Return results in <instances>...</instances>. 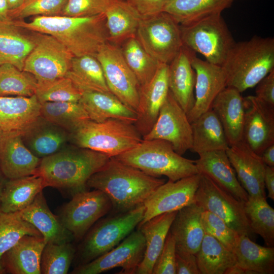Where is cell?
<instances>
[{
  "instance_id": "cell-7",
  "label": "cell",
  "mask_w": 274,
  "mask_h": 274,
  "mask_svg": "<svg viewBox=\"0 0 274 274\" xmlns=\"http://www.w3.org/2000/svg\"><path fill=\"white\" fill-rule=\"evenodd\" d=\"M145 210L143 204L98 222L87 232L78 247V265L89 262L119 245L141 222Z\"/></svg>"
},
{
  "instance_id": "cell-6",
  "label": "cell",
  "mask_w": 274,
  "mask_h": 274,
  "mask_svg": "<svg viewBox=\"0 0 274 274\" xmlns=\"http://www.w3.org/2000/svg\"><path fill=\"white\" fill-rule=\"evenodd\" d=\"M143 140L134 124L110 119L99 122L83 121L70 133L69 142L112 157L133 148Z\"/></svg>"
},
{
  "instance_id": "cell-29",
  "label": "cell",
  "mask_w": 274,
  "mask_h": 274,
  "mask_svg": "<svg viewBox=\"0 0 274 274\" xmlns=\"http://www.w3.org/2000/svg\"><path fill=\"white\" fill-rule=\"evenodd\" d=\"M41 160L26 147L20 133L10 135L0 151V168L8 180L35 175Z\"/></svg>"
},
{
  "instance_id": "cell-34",
  "label": "cell",
  "mask_w": 274,
  "mask_h": 274,
  "mask_svg": "<svg viewBox=\"0 0 274 274\" xmlns=\"http://www.w3.org/2000/svg\"><path fill=\"white\" fill-rule=\"evenodd\" d=\"M192 147L198 154L212 151L225 150L229 147L224 129L212 109L191 122Z\"/></svg>"
},
{
  "instance_id": "cell-5",
  "label": "cell",
  "mask_w": 274,
  "mask_h": 274,
  "mask_svg": "<svg viewBox=\"0 0 274 274\" xmlns=\"http://www.w3.org/2000/svg\"><path fill=\"white\" fill-rule=\"evenodd\" d=\"M153 177L166 176L175 182L199 174L195 160L177 153L169 142L143 140L133 148L114 157Z\"/></svg>"
},
{
  "instance_id": "cell-58",
  "label": "cell",
  "mask_w": 274,
  "mask_h": 274,
  "mask_svg": "<svg viewBox=\"0 0 274 274\" xmlns=\"http://www.w3.org/2000/svg\"><path fill=\"white\" fill-rule=\"evenodd\" d=\"M9 11L15 10L21 6L25 0H7Z\"/></svg>"
},
{
  "instance_id": "cell-56",
  "label": "cell",
  "mask_w": 274,
  "mask_h": 274,
  "mask_svg": "<svg viewBox=\"0 0 274 274\" xmlns=\"http://www.w3.org/2000/svg\"><path fill=\"white\" fill-rule=\"evenodd\" d=\"M9 9L7 0H0V22H10Z\"/></svg>"
},
{
  "instance_id": "cell-48",
  "label": "cell",
  "mask_w": 274,
  "mask_h": 274,
  "mask_svg": "<svg viewBox=\"0 0 274 274\" xmlns=\"http://www.w3.org/2000/svg\"><path fill=\"white\" fill-rule=\"evenodd\" d=\"M201 219L204 232L233 252L239 234L221 218L208 211H203Z\"/></svg>"
},
{
  "instance_id": "cell-22",
  "label": "cell",
  "mask_w": 274,
  "mask_h": 274,
  "mask_svg": "<svg viewBox=\"0 0 274 274\" xmlns=\"http://www.w3.org/2000/svg\"><path fill=\"white\" fill-rule=\"evenodd\" d=\"M195 163L199 174L208 176L222 189L236 199L246 201L249 195L236 176L225 150L201 153Z\"/></svg>"
},
{
  "instance_id": "cell-43",
  "label": "cell",
  "mask_w": 274,
  "mask_h": 274,
  "mask_svg": "<svg viewBox=\"0 0 274 274\" xmlns=\"http://www.w3.org/2000/svg\"><path fill=\"white\" fill-rule=\"evenodd\" d=\"M25 235L42 236L32 225L21 218L18 212L7 213L0 210V274L5 273L1 264L2 256Z\"/></svg>"
},
{
  "instance_id": "cell-2",
  "label": "cell",
  "mask_w": 274,
  "mask_h": 274,
  "mask_svg": "<svg viewBox=\"0 0 274 274\" xmlns=\"http://www.w3.org/2000/svg\"><path fill=\"white\" fill-rule=\"evenodd\" d=\"M165 180L149 175L114 157L93 174L87 186L104 192L110 198L115 214L125 212L143 204Z\"/></svg>"
},
{
  "instance_id": "cell-42",
  "label": "cell",
  "mask_w": 274,
  "mask_h": 274,
  "mask_svg": "<svg viewBox=\"0 0 274 274\" xmlns=\"http://www.w3.org/2000/svg\"><path fill=\"white\" fill-rule=\"evenodd\" d=\"M40 116L69 133L89 117L79 102H45L41 104Z\"/></svg>"
},
{
  "instance_id": "cell-1",
  "label": "cell",
  "mask_w": 274,
  "mask_h": 274,
  "mask_svg": "<svg viewBox=\"0 0 274 274\" xmlns=\"http://www.w3.org/2000/svg\"><path fill=\"white\" fill-rule=\"evenodd\" d=\"M12 23L21 28L53 36L74 57L95 56L108 42L105 14L87 17L39 16L29 22L15 20Z\"/></svg>"
},
{
  "instance_id": "cell-35",
  "label": "cell",
  "mask_w": 274,
  "mask_h": 274,
  "mask_svg": "<svg viewBox=\"0 0 274 274\" xmlns=\"http://www.w3.org/2000/svg\"><path fill=\"white\" fill-rule=\"evenodd\" d=\"M10 22H0V65L10 64L23 71L25 59L35 45L34 36L22 32Z\"/></svg>"
},
{
  "instance_id": "cell-57",
  "label": "cell",
  "mask_w": 274,
  "mask_h": 274,
  "mask_svg": "<svg viewBox=\"0 0 274 274\" xmlns=\"http://www.w3.org/2000/svg\"><path fill=\"white\" fill-rule=\"evenodd\" d=\"M248 274V271L236 264L226 270L224 274Z\"/></svg>"
},
{
  "instance_id": "cell-27",
  "label": "cell",
  "mask_w": 274,
  "mask_h": 274,
  "mask_svg": "<svg viewBox=\"0 0 274 274\" xmlns=\"http://www.w3.org/2000/svg\"><path fill=\"white\" fill-rule=\"evenodd\" d=\"M18 213L22 219L40 231L47 243L60 244L75 239L72 234L63 225L59 217L50 211L42 191L30 205Z\"/></svg>"
},
{
  "instance_id": "cell-37",
  "label": "cell",
  "mask_w": 274,
  "mask_h": 274,
  "mask_svg": "<svg viewBox=\"0 0 274 274\" xmlns=\"http://www.w3.org/2000/svg\"><path fill=\"white\" fill-rule=\"evenodd\" d=\"M234 0H170L163 12L171 15L180 25H187L207 17L221 14Z\"/></svg>"
},
{
  "instance_id": "cell-21",
  "label": "cell",
  "mask_w": 274,
  "mask_h": 274,
  "mask_svg": "<svg viewBox=\"0 0 274 274\" xmlns=\"http://www.w3.org/2000/svg\"><path fill=\"white\" fill-rule=\"evenodd\" d=\"M195 52L182 46L179 52L168 64L169 90L177 102L187 113L195 102L196 74L192 66Z\"/></svg>"
},
{
  "instance_id": "cell-44",
  "label": "cell",
  "mask_w": 274,
  "mask_h": 274,
  "mask_svg": "<svg viewBox=\"0 0 274 274\" xmlns=\"http://www.w3.org/2000/svg\"><path fill=\"white\" fill-rule=\"evenodd\" d=\"M37 81L13 65H0V96L30 97L36 94Z\"/></svg>"
},
{
  "instance_id": "cell-10",
  "label": "cell",
  "mask_w": 274,
  "mask_h": 274,
  "mask_svg": "<svg viewBox=\"0 0 274 274\" xmlns=\"http://www.w3.org/2000/svg\"><path fill=\"white\" fill-rule=\"evenodd\" d=\"M35 45L26 57L23 71L37 82L51 81L65 77L74 57L53 36L34 32Z\"/></svg>"
},
{
  "instance_id": "cell-11",
  "label": "cell",
  "mask_w": 274,
  "mask_h": 274,
  "mask_svg": "<svg viewBox=\"0 0 274 274\" xmlns=\"http://www.w3.org/2000/svg\"><path fill=\"white\" fill-rule=\"evenodd\" d=\"M194 202L204 211L221 218L239 235L253 234L246 217L244 202L222 189L208 176L200 174Z\"/></svg>"
},
{
  "instance_id": "cell-30",
  "label": "cell",
  "mask_w": 274,
  "mask_h": 274,
  "mask_svg": "<svg viewBox=\"0 0 274 274\" xmlns=\"http://www.w3.org/2000/svg\"><path fill=\"white\" fill-rule=\"evenodd\" d=\"M79 102L89 119L95 122L115 119L134 124L136 120V112L111 92H82Z\"/></svg>"
},
{
  "instance_id": "cell-24",
  "label": "cell",
  "mask_w": 274,
  "mask_h": 274,
  "mask_svg": "<svg viewBox=\"0 0 274 274\" xmlns=\"http://www.w3.org/2000/svg\"><path fill=\"white\" fill-rule=\"evenodd\" d=\"M46 241L43 236L25 235L5 252L1 260L5 272L41 274V259Z\"/></svg>"
},
{
  "instance_id": "cell-4",
  "label": "cell",
  "mask_w": 274,
  "mask_h": 274,
  "mask_svg": "<svg viewBox=\"0 0 274 274\" xmlns=\"http://www.w3.org/2000/svg\"><path fill=\"white\" fill-rule=\"evenodd\" d=\"M227 87L242 93L253 88L274 69V39L254 36L235 42L221 66Z\"/></svg>"
},
{
  "instance_id": "cell-25",
  "label": "cell",
  "mask_w": 274,
  "mask_h": 274,
  "mask_svg": "<svg viewBox=\"0 0 274 274\" xmlns=\"http://www.w3.org/2000/svg\"><path fill=\"white\" fill-rule=\"evenodd\" d=\"M41 106L36 95L0 96V129L22 134L40 117Z\"/></svg>"
},
{
  "instance_id": "cell-13",
  "label": "cell",
  "mask_w": 274,
  "mask_h": 274,
  "mask_svg": "<svg viewBox=\"0 0 274 274\" xmlns=\"http://www.w3.org/2000/svg\"><path fill=\"white\" fill-rule=\"evenodd\" d=\"M110 92L125 105L138 111L140 85L127 64L119 46L104 44L95 56Z\"/></svg>"
},
{
  "instance_id": "cell-3",
  "label": "cell",
  "mask_w": 274,
  "mask_h": 274,
  "mask_svg": "<svg viewBox=\"0 0 274 274\" xmlns=\"http://www.w3.org/2000/svg\"><path fill=\"white\" fill-rule=\"evenodd\" d=\"M110 157L102 153L73 145L41 158L35 175L45 187L68 191L72 196L86 190L90 177L100 170Z\"/></svg>"
},
{
  "instance_id": "cell-16",
  "label": "cell",
  "mask_w": 274,
  "mask_h": 274,
  "mask_svg": "<svg viewBox=\"0 0 274 274\" xmlns=\"http://www.w3.org/2000/svg\"><path fill=\"white\" fill-rule=\"evenodd\" d=\"M200 174L173 182L168 181L159 186L145 200L144 218L140 225L162 214L178 211L194 202Z\"/></svg>"
},
{
  "instance_id": "cell-38",
  "label": "cell",
  "mask_w": 274,
  "mask_h": 274,
  "mask_svg": "<svg viewBox=\"0 0 274 274\" xmlns=\"http://www.w3.org/2000/svg\"><path fill=\"white\" fill-rule=\"evenodd\" d=\"M65 77L70 78L81 92L89 91L111 92L101 65L94 56L74 57Z\"/></svg>"
},
{
  "instance_id": "cell-31",
  "label": "cell",
  "mask_w": 274,
  "mask_h": 274,
  "mask_svg": "<svg viewBox=\"0 0 274 274\" xmlns=\"http://www.w3.org/2000/svg\"><path fill=\"white\" fill-rule=\"evenodd\" d=\"M177 211L158 215L139 225V229L145 239L146 249L135 273L152 274L153 267L162 250Z\"/></svg>"
},
{
  "instance_id": "cell-19",
  "label": "cell",
  "mask_w": 274,
  "mask_h": 274,
  "mask_svg": "<svg viewBox=\"0 0 274 274\" xmlns=\"http://www.w3.org/2000/svg\"><path fill=\"white\" fill-rule=\"evenodd\" d=\"M226 152L239 182L249 196L266 198V165L261 156L243 141L229 146Z\"/></svg>"
},
{
  "instance_id": "cell-52",
  "label": "cell",
  "mask_w": 274,
  "mask_h": 274,
  "mask_svg": "<svg viewBox=\"0 0 274 274\" xmlns=\"http://www.w3.org/2000/svg\"><path fill=\"white\" fill-rule=\"evenodd\" d=\"M256 86L255 96L263 102L274 107V69Z\"/></svg>"
},
{
  "instance_id": "cell-54",
  "label": "cell",
  "mask_w": 274,
  "mask_h": 274,
  "mask_svg": "<svg viewBox=\"0 0 274 274\" xmlns=\"http://www.w3.org/2000/svg\"><path fill=\"white\" fill-rule=\"evenodd\" d=\"M264 182L268 191L267 197L274 200V167L265 165Z\"/></svg>"
},
{
  "instance_id": "cell-14",
  "label": "cell",
  "mask_w": 274,
  "mask_h": 274,
  "mask_svg": "<svg viewBox=\"0 0 274 274\" xmlns=\"http://www.w3.org/2000/svg\"><path fill=\"white\" fill-rule=\"evenodd\" d=\"M144 140H162L172 145L174 150L183 155L192 147L191 123L187 113L169 91L158 118L150 131L143 136Z\"/></svg>"
},
{
  "instance_id": "cell-55",
  "label": "cell",
  "mask_w": 274,
  "mask_h": 274,
  "mask_svg": "<svg viewBox=\"0 0 274 274\" xmlns=\"http://www.w3.org/2000/svg\"><path fill=\"white\" fill-rule=\"evenodd\" d=\"M260 156L266 165L274 167V144L266 148Z\"/></svg>"
},
{
  "instance_id": "cell-33",
  "label": "cell",
  "mask_w": 274,
  "mask_h": 274,
  "mask_svg": "<svg viewBox=\"0 0 274 274\" xmlns=\"http://www.w3.org/2000/svg\"><path fill=\"white\" fill-rule=\"evenodd\" d=\"M45 187L43 179L36 175L7 180L1 193L0 210L7 213L20 211Z\"/></svg>"
},
{
  "instance_id": "cell-12",
  "label": "cell",
  "mask_w": 274,
  "mask_h": 274,
  "mask_svg": "<svg viewBox=\"0 0 274 274\" xmlns=\"http://www.w3.org/2000/svg\"><path fill=\"white\" fill-rule=\"evenodd\" d=\"M112 209L111 201L102 191L85 190L72 196L58 216L62 224L73 235L82 239L94 224Z\"/></svg>"
},
{
  "instance_id": "cell-41",
  "label": "cell",
  "mask_w": 274,
  "mask_h": 274,
  "mask_svg": "<svg viewBox=\"0 0 274 274\" xmlns=\"http://www.w3.org/2000/svg\"><path fill=\"white\" fill-rule=\"evenodd\" d=\"M120 48L140 86H144L153 77L161 63L146 52L136 37L127 40Z\"/></svg>"
},
{
  "instance_id": "cell-36",
  "label": "cell",
  "mask_w": 274,
  "mask_h": 274,
  "mask_svg": "<svg viewBox=\"0 0 274 274\" xmlns=\"http://www.w3.org/2000/svg\"><path fill=\"white\" fill-rule=\"evenodd\" d=\"M236 264L248 274L274 273V248L260 246L246 235H239L233 250Z\"/></svg>"
},
{
  "instance_id": "cell-39",
  "label": "cell",
  "mask_w": 274,
  "mask_h": 274,
  "mask_svg": "<svg viewBox=\"0 0 274 274\" xmlns=\"http://www.w3.org/2000/svg\"><path fill=\"white\" fill-rule=\"evenodd\" d=\"M196 257L200 274H224L236 264L234 252L206 232Z\"/></svg>"
},
{
  "instance_id": "cell-9",
  "label": "cell",
  "mask_w": 274,
  "mask_h": 274,
  "mask_svg": "<svg viewBox=\"0 0 274 274\" xmlns=\"http://www.w3.org/2000/svg\"><path fill=\"white\" fill-rule=\"evenodd\" d=\"M135 37L146 52L161 63L169 64L183 46L180 24L164 12L142 17Z\"/></svg>"
},
{
  "instance_id": "cell-59",
  "label": "cell",
  "mask_w": 274,
  "mask_h": 274,
  "mask_svg": "<svg viewBox=\"0 0 274 274\" xmlns=\"http://www.w3.org/2000/svg\"><path fill=\"white\" fill-rule=\"evenodd\" d=\"M14 133L18 132H8L0 129V151L8 137Z\"/></svg>"
},
{
  "instance_id": "cell-26",
  "label": "cell",
  "mask_w": 274,
  "mask_h": 274,
  "mask_svg": "<svg viewBox=\"0 0 274 274\" xmlns=\"http://www.w3.org/2000/svg\"><path fill=\"white\" fill-rule=\"evenodd\" d=\"M211 109L221 123L229 146L242 142L245 110L241 93L235 88L226 87L216 97Z\"/></svg>"
},
{
  "instance_id": "cell-18",
  "label": "cell",
  "mask_w": 274,
  "mask_h": 274,
  "mask_svg": "<svg viewBox=\"0 0 274 274\" xmlns=\"http://www.w3.org/2000/svg\"><path fill=\"white\" fill-rule=\"evenodd\" d=\"M192 66L196 74L195 102L187 114L191 123L211 109L217 95L227 87L225 73L221 66L214 64L195 56Z\"/></svg>"
},
{
  "instance_id": "cell-47",
  "label": "cell",
  "mask_w": 274,
  "mask_h": 274,
  "mask_svg": "<svg viewBox=\"0 0 274 274\" xmlns=\"http://www.w3.org/2000/svg\"><path fill=\"white\" fill-rule=\"evenodd\" d=\"M68 0H25L19 8L9 11L11 20L30 16L61 15Z\"/></svg>"
},
{
  "instance_id": "cell-45",
  "label": "cell",
  "mask_w": 274,
  "mask_h": 274,
  "mask_svg": "<svg viewBox=\"0 0 274 274\" xmlns=\"http://www.w3.org/2000/svg\"><path fill=\"white\" fill-rule=\"evenodd\" d=\"M76 252L71 242L60 244L47 243L41 256V273H67Z\"/></svg>"
},
{
  "instance_id": "cell-61",
  "label": "cell",
  "mask_w": 274,
  "mask_h": 274,
  "mask_svg": "<svg viewBox=\"0 0 274 274\" xmlns=\"http://www.w3.org/2000/svg\"><path fill=\"white\" fill-rule=\"evenodd\" d=\"M0 196H1V194H0Z\"/></svg>"
},
{
  "instance_id": "cell-23",
  "label": "cell",
  "mask_w": 274,
  "mask_h": 274,
  "mask_svg": "<svg viewBox=\"0 0 274 274\" xmlns=\"http://www.w3.org/2000/svg\"><path fill=\"white\" fill-rule=\"evenodd\" d=\"M203 211L194 202L177 211L169 229L176 242V252L196 254L205 233Z\"/></svg>"
},
{
  "instance_id": "cell-15",
  "label": "cell",
  "mask_w": 274,
  "mask_h": 274,
  "mask_svg": "<svg viewBox=\"0 0 274 274\" xmlns=\"http://www.w3.org/2000/svg\"><path fill=\"white\" fill-rule=\"evenodd\" d=\"M146 249L144 236L138 229L133 231L115 248L85 264L77 265L73 274H98L115 267L120 273H135Z\"/></svg>"
},
{
  "instance_id": "cell-32",
  "label": "cell",
  "mask_w": 274,
  "mask_h": 274,
  "mask_svg": "<svg viewBox=\"0 0 274 274\" xmlns=\"http://www.w3.org/2000/svg\"><path fill=\"white\" fill-rule=\"evenodd\" d=\"M104 14L109 42L118 46L135 37L142 17L125 0H113Z\"/></svg>"
},
{
  "instance_id": "cell-20",
  "label": "cell",
  "mask_w": 274,
  "mask_h": 274,
  "mask_svg": "<svg viewBox=\"0 0 274 274\" xmlns=\"http://www.w3.org/2000/svg\"><path fill=\"white\" fill-rule=\"evenodd\" d=\"M168 64L160 63L155 74L141 87L137 118L134 123L143 136L152 129L169 92Z\"/></svg>"
},
{
  "instance_id": "cell-51",
  "label": "cell",
  "mask_w": 274,
  "mask_h": 274,
  "mask_svg": "<svg viewBox=\"0 0 274 274\" xmlns=\"http://www.w3.org/2000/svg\"><path fill=\"white\" fill-rule=\"evenodd\" d=\"M142 17H148L163 12L170 0H125Z\"/></svg>"
},
{
  "instance_id": "cell-8",
  "label": "cell",
  "mask_w": 274,
  "mask_h": 274,
  "mask_svg": "<svg viewBox=\"0 0 274 274\" xmlns=\"http://www.w3.org/2000/svg\"><path fill=\"white\" fill-rule=\"evenodd\" d=\"M183 45L222 66L235 42L221 14L180 25Z\"/></svg>"
},
{
  "instance_id": "cell-17",
  "label": "cell",
  "mask_w": 274,
  "mask_h": 274,
  "mask_svg": "<svg viewBox=\"0 0 274 274\" xmlns=\"http://www.w3.org/2000/svg\"><path fill=\"white\" fill-rule=\"evenodd\" d=\"M245 118L242 141L261 155L274 144V107L256 96L244 97Z\"/></svg>"
},
{
  "instance_id": "cell-53",
  "label": "cell",
  "mask_w": 274,
  "mask_h": 274,
  "mask_svg": "<svg viewBox=\"0 0 274 274\" xmlns=\"http://www.w3.org/2000/svg\"><path fill=\"white\" fill-rule=\"evenodd\" d=\"M176 272L177 274H200L196 255L176 252Z\"/></svg>"
},
{
  "instance_id": "cell-46",
  "label": "cell",
  "mask_w": 274,
  "mask_h": 274,
  "mask_svg": "<svg viewBox=\"0 0 274 274\" xmlns=\"http://www.w3.org/2000/svg\"><path fill=\"white\" fill-rule=\"evenodd\" d=\"M41 104L45 102H79L81 91L67 77L51 81L37 82L35 94Z\"/></svg>"
},
{
  "instance_id": "cell-49",
  "label": "cell",
  "mask_w": 274,
  "mask_h": 274,
  "mask_svg": "<svg viewBox=\"0 0 274 274\" xmlns=\"http://www.w3.org/2000/svg\"><path fill=\"white\" fill-rule=\"evenodd\" d=\"M113 0H68L61 15L87 17L104 14Z\"/></svg>"
},
{
  "instance_id": "cell-60",
  "label": "cell",
  "mask_w": 274,
  "mask_h": 274,
  "mask_svg": "<svg viewBox=\"0 0 274 274\" xmlns=\"http://www.w3.org/2000/svg\"><path fill=\"white\" fill-rule=\"evenodd\" d=\"M8 179L6 178L0 168V194L2 192L4 185Z\"/></svg>"
},
{
  "instance_id": "cell-50",
  "label": "cell",
  "mask_w": 274,
  "mask_h": 274,
  "mask_svg": "<svg viewBox=\"0 0 274 274\" xmlns=\"http://www.w3.org/2000/svg\"><path fill=\"white\" fill-rule=\"evenodd\" d=\"M176 242L169 231L162 250L155 262L152 274H176Z\"/></svg>"
},
{
  "instance_id": "cell-40",
  "label": "cell",
  "mask_w": 274,
  "mask_h": 274,
  "mask_svg": "<svg viewBox=\"0 0 274 274\" xmlns=\"http://www.w3.org/2000/svg\"><path fill=\"white\" fill-rule=\"evenodd\" d=\"M244 207L252 232L259 235L267 246L273 247L274 210L266 198L249 196Z\"/></svg>"
},
{
  "instance_id": "cell-28",
  "label": "cell",
  "mask_w": 274,
  "mask_h": 274,
  "mask_svg": "<svg viewBox=\"0 0 274 274\" xmlns=\"http://www.w3.org/2000/svg\"><path fill=\"white\" fill-rule=\"evenodd\" d=\"M26 147L43 158L64 148L70 141V133L62 127L40 117L21 134Z\"/></svg>"
}]
</instances>
